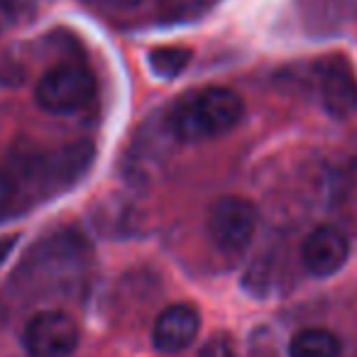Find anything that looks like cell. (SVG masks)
Returning a JSON list of instances; mask_svg holds the SVG:
<instances>
[{
    "label": "cell",
    "mask_w": 357,
    "mask_h": 357,
    "mask_svg": "<svg viewBox=\"0 0 357 357\" xmlns=\"http://www.w3.org/2000/svg\"><path fill=\"white\" fill-rule=\"evenodd\" d=\"M243 113V98L233 89L208 86L178 98L169 110L167 125L181 142H204L235 130Z\"/></svg>",
    "instance_id": "obj_1"
},
{
    "label": "cell",
    "mask_w": 357,
    "mask_h": 357,
    "mask_svg": "<svg viewBox=\"0 0 357 357\" xmlns=\"http://www.w3.org/2000/svg\"><path fill=\"white\" fill-rule=\"evenodd\" d=\"M35 96L40 108L52 115L76 113L86 108L96 96V76L86 66L64 61L45 71L35 89Z\"/></svg>",
    "instance_id": "obj_2"
},
{
    "label": "cell",
    "mask_w": 357,
    "mask_h": 357,
    "mask_svg": "<svg viewBox=\"0 0 357 357\" xmlns=\"http://www.w3.org/2000/svg\"><path fill=\"white\" fill-rule=\"evenodd\" d=\"M208 238L223 255H240L250 248L257 230V208L243 196H220L208 211Z\"/></svg>",
    "instance_id": "obj_3"
},
{
    "label": "cell",
    "mask_w": 357,
    "mask_h": 357,
    "mask_svg": "<svg viewBox=\"0 0 357 357\" xmlns=\"http://www.w3.org/2000/svg\"><path fill=\"white\" fill-rule=\"evenodd\" d=\"M22 342L30 357H69L79 345V326L64 311H40L27 321Z\"/></svg>",
    "instance_id": "obj_4"
},
{
    "label": "cell",
    "mask_w": 357,
    "mask_h": 357,
    "mask_svg": "<svg viewBox=\"0 0 357 357\" xmlns=\"http://www.w3.org/2000/svg\"><path fill=\"white\" fill-rule=\"evenodd\" d=\"M350 257V240L335 225L311 230L301 245V262L313 277H333Z\"/></svg>",
    "instance_id": "obj_5"
},
{
    "label": "cell",
    "mask_w": 357,
    "mask_h": 357,
    "mask_svg": "<svg viewBox=\"0 0 357 357\" xmlns=\"http://www.w3.org/2000/svg\"><path fill=\"white\" fill-rule=\"evenodd\" d=\"M201 331V316L189 303H174L157 316L152 328L154 347L162 352H178L189 347Z\"/></svg>",
    "instance_id": "obj_6"
},
{
    "label": "cell",
    "mask_w": 357,
    "mask_h": 357,
    "mask_svg": "<svg viewBox=\"0 0 357 357\" xmlns=\"http://www.w3.org/2000/svg\"><path fill=\"white\" fill-rule=\"evenodd\" d=\"M321 98L333 118H347L357 110V79L347 61L333 59L323 66Z\"/></svg>",
    "instance_id": "obj_7"
},
{
    "label": "cell",
    "mask_w": 357,
    "mask_h": 357,
    "mask_svg": "<svg viewBox=\"0 0 357 357\" xmlns=\"http://www.w3.org/2000/svg\"><path fill=\"white\" fill-rule=\"evenodd\" d=\"M289 357H340V337L328 328H303L289 342Z\"/></svg>",
    "instance_id": "obj_8"
},
{
    "label": "cell",
    "mask_w": 357,
    "mask_h": 357,
    "mask_svg": "<svg viewBox=\"0 0 357 357\" xmlns=\"http://www.w3.org/2000/svg\"><path fill=\"white\" fill-rule=\"evenodd\" d=\"M191 50L186 47H159V50L149 52V66L157 76L162 79H174L189 66Z\"/></svg>",
    "instance_id": "obj_9"
},
{
    "label": "cell",
    "mask_w": 357,
    "mask_h": 357,
    "mask_svg": "<svg viewBox=\"0 0 357 357\" xmlns=\"http://www.w3.org/2000/svg\"><path fill=\"white\" fill-rule=\"evenodd\" d=\"M17 196H20V181H17V176L0 167V215L10 213Z\"/></svg>",
    "instance_id": "obj_10"
},
{
    "label": "cell",
    "mask_w": 357,
    "mask_h": 357,
    "mask_svg": "<svg viewBox=\"0 0 357 357\" xmlns=\"http://www.w3.org/2000/svg\"><path fill=\"white\" fill-rule=\"evenodd\" d=\"M199 357H235V345L228 335H213L201 347Z\"/></svg>",
    "instance_id": "obj_11"
},
{
    "label": "cell",
    "mask_w": 357,
    "mask_h": 357,
    "mask_svg": "<svg viewBox=\"0 0 357 357\" xmlns=\"http://www.w3.org/2000/svg\"><path fill=\"white\" fill-rule=\"evenodd\" d=\"M13 17H15V13H13L10 0H0V35L13 25Z\"/></svg>",
    "instance_id": "obj_12"
},
{
    "label": "cell",
    "mask_w": 357,
    "mask_h": 357,
    "mask_svg": "<svg viewBox=\"0 0 357 357\" xmlns=\"http://www.w3.org/2000/svg\"><path fill=\"white\" fill-rule=\"evenodd\" d=\"M17 235H8V238H0V267L6 264V259L10 257V252L15 250Z\"/></svg>",
    "instance_id": "obj_13"
},
{
    "label": "cell",
    "mask_w": 357,
    "mask_h": 357,
    "mask_svg": "<svg viewBox=\"0 0 357 357\" xmlns=\"http://www.w3.org/2000/svg\"><path fill=\"white\" fill-rule=\"evenodd\" d=\"M108 3L113 8H118V10H132V8L142 6L144 0H108Z\"/></svg>",
    "instance_id": "obj_14"
},
{
    "label": "cell",
    "mask_w": 357,
    "mask_h": 357,
    "mask_svg": "<svg viewBox=\"0 0 357 357\" xmlns=\"http://www.w3.org/2000/svg\"><path fill=\"white\" fill-rule=\"evenodd\" d=\"M167 3H172V6H176V8H184L186 3H194V0H167Z\"/></svg>",
    "instance_id": "obj_15"
}]
</instances>
